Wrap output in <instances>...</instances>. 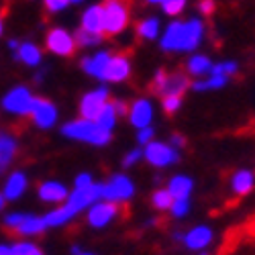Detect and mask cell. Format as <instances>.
Wrapping results in <instances>:
<instances>
[{
	"mask_svg": "<svg viewBox=\"0 0 255 255\" xmlns=\"http://www.w3.org/2000/svg\"><path fill=\"white\" fill-rule=\"evenodd\" d=\"M231 78L225 76H217V74H208L204 78H198L190 84V88L196 90V92H210V90H223Z\"/></svg>",
	"mask_w": 255,
	"mask_h": 255,
	"instance_id": "obj_25",
	"label": "cell"
},
{
	"mask_svg": "<svg viewBox=\"0 0 255 255\" xmlns=\"http://www.w3.org/2000/svg\"><path fill=\"white\" fill-rule=\"evenodd\" d=\"M161 33V23L157 16H149V18H143L141 23L137 25V35L143 39V41H153L157 39Z\"/></svg>",
	"mask_w": 255,
	"mask_h": 255,
	"instance_id": "obj_27",
	"label": "cell"
},
{
	"mask_svg": "<svg viewBox=\"0 0 255 255\" xmlns=\"http://www.w3.org/2000/svg\"><path fill=\"white\" fill-rule=\"evenodd\" d=\"M210 70H212V59L204 53H194V55H190L188 61H186V72L190 76H194L196 80L208 76Z\"/></svg>",
	"mask_w": 255,
	"mask_h": 255,
	"instance_id": "obj_23",
	"label": "cell"
},
{
	"mask_svg": "<svg viewBox=\"0 0 255 255\" xmlns=\"http://www.w3.org/2000/svg\"><path fill=\"white\" fill-rule=\"evenodd\" d=\"M43 4H45V8L49 12H59V10H63L70 4V0H43Z\"/></svg>",
	"mask_w": 255,
	"mask_h": 255,
	"instance_id": "obj_39",
	"label": "cell"
},
{
	"mask_svg": "<svg viewBox=\"0 0 255 255\" xmlns=\"http://www.w3.org/2000/svg\"><path fill=\"white\" fill-rule=\"evenodd\" d=\"M96 123H98V127H102L104 131H109V133H113V129H115V123H117V113H115V106H113V102H109L102 109V113L98 115V119H96Z\"/></svg>",
	"mask_w": 255,
	"mask_h": 255,
	"instance_id": "obj_29",
	"label": "cell"
},
{
	"mask_svg": "<svg viewBox=\"0 0 255 255\" xmlns=\"http://www.w3.org/2000/svg\"><path fill=\"white\" fill-rule=\"evenodd\" d=\"M161 106H163V113L176 115L182 109V96H163L161 98Z\"/></svg>",
	"mask_w": 255,
	"mask_h": 255,
	"instance_id": "obj_36",
	"label": "cell"
},
{
	"mask_svg": "<svg viewBox=\"0 0 255 255\" xmlns=\"http://www.w3.org/2000/svg\"><path fill=\"white\" fill-rule=\"evenodd\" d=\"M206 27L200 18L172 20L161 37V49L167 53H194L204 41Z\"/></svg>",
	"mask_w": 255,
	"mask_h": 255,
	"instance_id": "obj_1",
	"label": "cell"
},
{
	"mask_svg": "<svg viewBox=\"0 0 255 255\" xmlns=\"http://www.w3.org/2000/svg\"><path fill=\"white\" fill-rule=\"evenodd\" d=\"M212 239H215V233L208 225H194L182 235V243L190 251H204L212 243Z\"/></svg>",
	"mask_w": 255,
	"mask_h": 255,
	"instance_id": "obj_12",
	"label": "cell"
},
{
	"mask_svg": "<svg viewBox=\"0 0 255 255\" xmlns=\"http://www.w3.org/2000/svg\"><path fill=\"white\" fill-rule=\"evenodd\" d=\"M2 208H4V196L0 194V210H2Z\"/></svg>",
	"mask_w": 255,
	"mask_h": 255,
	"instance_id": "obj_49",
	"label": "cell"
},
{
	"mask_svg": "<svg viewBox=\"0 0 255 255\" xmlns=\"http://www.w3.org/2000/svg\"><path fill=\"white\" fill-rule=\"evenodd\" d=\"M33 102H35V96L27 86H14L4 94L2 109L16 117H27L33 111Z\"/></svg>",
	"mask_w": 255,
	"mask_h": 255,
	"instance_id": "obj_6",
	"label": "cell"
},
{
	"mask_svg": "<svg viewBox=\"0 0 255 255\" xmlns=\"http://www.w3.org/2000/svg\"><path fill=\"white\" fill-rule=\"evenodd\" d=\"M2 29H4V27H2V18H0V35H2Z\"/></svg>",
	"mask_w": 255,
	"mask_h": 255,
	"instance_id": "obj_51",
	"label": "cell"
},
{
	"mask_svg": "<svg viewBox=\"0 0 255 255\" xmlns=\"http://www.w3.org/2000/svg\"><path fill=\"white\" fill-rule=\"evenodd\" d=\"M106 104H109V88L100 86V88H96L92 92H86L82 96V100H80V115H82V119L96 121Z\"/></svg>",
	"mask_w": 255,
	"mask_h": 255,
	"instance_id": "obj_9",
	"label": "cell"
},
{
	"mask_svg": "<svg viewBox=\"0 0 255 255\" xmlns=\"http://www.w3.org/2000/svg\"><path fill=\"white\" fill-rule=\"evenodd\" d=\"M153 104L149 98H137L129 111V121L135 129H145V127H151L153 121Z\"/></svg>",
	"mask_w": 255,
	"mask_h": 255,
	"instance_id": "obj_14",
	"label": "cell"
},
{
	"mask_svg": "<svg viewBox=\"0 0 255 255\" xmlns=\"http://www.w3.org/2000/svg\"><path fill=\"white\" fill-rule=\"evenodd\" d=\"M29 188V178L25 172H20V169H16V172H12L4 184V190H2V196L4 200H18L20 196H23L27 192Z\"/></svg>",
	"mask_w": 255,
	"mask_h": 255,
	"instance_id": "obj_18",
	"label": "cell"
},
{
	"mask_svg": "<svg viewBox=\"0 0 255 255\" xmlns=\"http://www.w3.org/2000/svg\"><path fill=\"white\" fill-rule=\"evenodd\" d=\"M80 255H94V253H80Z\"/></svg>",
	"mask_w": 255,
	"mask_h": 255,
	"instance_id": "obj_52",
	"label": "cell"
},
{
	"mask_svg": "<svg viewBox=\"0 0 255 255\" xmlns=\"http://www.w3.org/2000/svg\"><path fill=\"white\" fill-rule=\"evenodd\" d=\"M186 6H188V0H163L161 2V8L167 16H180Z\"/></svg>",
	"mask_w": 255,
	"mask_h": 255,
	"instance_id": "obj_34",
	"label": "cell"
},
{
	"mask_svg": "<svg viewBox=\"0 0 255 255\" xmlns=\"http://www.w3.org/2000/svg\"><path fill=\"white\" fill-rule=\"evenodd\" d=\"M190 82L186 74H165V72H157L153 78V92H157L161 98L163 96H182L188 88H190Z\"/></svg>",
	"mask_w": 255,
	"mask_h": 255,
	"instance_id": "obj_5",
	"label": "cell"
},
{
	"mask_svg": "<svg viewBox=\"0 0 255 255\" xmlns=\"http://www.w3.org/2000/svg\"><path fill=\"white\" fill-rule=\"evenodd\" d=\"M198 255H208V253H204V251H202V253H198Z\"/></svg>",
	"mask_w": 255,
	"mask_h": 255,
	"instance_id": "obj_53",
	"label": "cell"
},
{
	"mask_svg": "<svg viewBox=\"0 0 255 255\" xmlns=\"http://www.w3.org/2000/svg\"><path fill=\"white\" fill-rule=\"evenodd\" d=\"M141 157H143V151H141V149H133V151H129V153L123 157V167H131V165H135Z\"/></svg>",
	"mask_w": 255,
	"mask_h": 255,
	"instance_id": "obj_40",
	"label": "cell"
},
{
	"mask_svg": "<svg viewBox=\"0 0 255 255\" xmlns=\"http://www.w3.org/2000/svg\"><path fill=\"white\" fill-rule=\"evenodd\" d=\"M239 72V63L235 59H225V61H217L212 63V70L210 74H217V76H225V78H233Z\"/></svg>",
	"mask_w": 255,
	"mask_h": 255,
	"instance_id": "obj_30",
	"label": "cell"
},
{
	"mask_svg": "<svg viewBox=\"0 0 255 255\" xmlns=\"http://www.w3.org/2000/svg\"><path fill=\"white\" fill-rule=\"evenodd\" d=\"M25 219V212H8L4 217V227L10 231H16V227L20 225V221Z\"/></svg>",
	"mask_w": 255,
	"mask_h": 255,
	"instance_id": "obj_37",
	"label": "cell"
},
{
	"mask_svg": "<svg viewBox=\"0 0 255 255\" xmlns=\"http://www.w3.org/2000/svg\"><path fill=\"white\" fill-rule=\"evenodd\" d=\"M84 0H70V4H82Z\"/></svg>",
	"mask_w": 255,
	"mask_h": 255,
	"instance_id": "obj_50",
	"label": "cell"
},
{
	"mask_svg": "<svg viewBox=\"0 0 255 255\" xmlns=\"http://www.w3.org/2000/svg\"><path fill=\"white\" fill-rule=\"evenodd\" d=\"M92 184H94V180L90 174H80V176H76V182H74L76 188H88Z\"/></svg>",
	"mask_w": 255,
	"mask_h": 255,
	"instance_id": "obj_42",
	"label": "cell"
},
{
	"mask_svg": "<svg viewBox=\"0 0 255 255\" xmlns=\"http://www.w3.org/2000/svg\"><path fill=\"white\" fill-rule=\"evenodd\" d=\"M82 29L88 33L104 35V14H102V4H92L84 10L82 14Z\"/></svg>",
	"mask_w": 255,
	"mask_h": 255,
	"instance_id": "obj_20",
	"label": "cell"
},
{
	"mask_svg": "<svg viewBox=\"0 0 255 255\" xmlns=\"http://www.w3.org/2000/svg\"><path fill=\"white\" fill-rule=\"evenodd\" d=\"M61 135L74 139V141H84L96 147H104L111 143L113 133L104 131L102 127H98L96 121H88V119H78V121H70L61 127Z\"/></svg>",
	"mask_w": 255,
	"mask_h": 255,
	"instance_id": "obj_2",
	"label": "cell"
},
{
	"mask_svg": "<svg viewBox=\"0 0 255 255\" xmlns=\"http://www.w3.org/2000/svg\"><path fill=\"white\" fill-rule=\"evenodd\" d=\"M0 255H12V247L6 243H0Z\"/></svg>",
	"mask_w": 255,
	"mask_h": 255,
	"instance_id": "obj_45",
	"label": "cell"
},
{
	"mask_svg": "<svg viewBox=\"0 0 255 255\" xmlns=\"http://www.w3.org/2000/svg\"><path fill=\"white\" fill-rule=\"evenodd\" d=\"M172 202H174V198L167 192V188H159L151 194V204L157 210H169L172 208Z\"/></svg>",
	"mask_w": 255,
	"mask_h": 255,
	"instance_id": "obj_31",
	"label": "cell"
},
{
	"mask_svg": "<svg viewBox=\"0 0 255 255\" xmlns=\"http://www.w3.org/2000/svg\"><path fill=\"white\" fill-rule=\"evenodd\" d=\"M43 219H45L47 227H61V225L70 223V221L74 219V215H72V212L66 208V204H63V206H57V208L49 210Z\"/></svg>",
	"mask_w": 255,
	"mask_h": 255,
	"instance_id": "obj_28",
	"label": "cell"
},
{
	"mask_svg": "<svg viewBox=\"0 0 255 255\" xmlns=\"http://www.w3.org/2000/svg\"><path fill=\"white\" fill-rule=\"evenodd\" d=\"M57 106L51 102V100H45V98H37L35 96V102H33V111H31V117H33V123L39 127V129H51L57 121Z\"/></svg>",
	"mask_w": 255,
	"mask_h": 255,
	"instance_id": "obj_13",
	"label": "cell"
},
{
	"mask_svg": "<svg viewBox=\"0 0 255 255\" xmlns=\"http://www.w3.org/2000/svg\"><path fill=\"white\" fill-rule=\"evenodd\" d=\"M111 57H113V55H111L109 51H98V53H94V55H90V57H84V59H82V70L86 72L88 76H92V78L102 80V74H104L106 66H109Z\"/></svg>",
	"mask_w": 255,
	"mask_h": 255,
	"instance_id": "obj_21",
	"label": "cell"
},
{
	"mask_svg": "<svg viewBox=\"0 0 255 255\" xmlns=\"http://www.w3.org/2000/svg\"><path fill=\"white\" fill-rule=\"evenodd\" d=\"M167 192L172 194L174 200H184V198H190L194 192V180L186 176V174H178V176H172L167 182Z\"/></svg>",
	"mask_w": 255,
	"mask_h": 255,
	"instance_id": "obj_19",
	"label": "cell"
},
{
	"mask_svg": "<svg viewBox=\"0 0 255 255\" xmlns=\"http://www.w3.org/2000/svg\"><path fill=\"white\" fill-rule=\"evenodd\" d=\"M131 76V61L125 55H113L102 74V82H125Z\"/></svg>",
	"mask_w": 255,
	"mask_h": 255,
	"instance_id": "obj_16",
	"label": "cell"
},
{
	"mask_svg": "<svg viewBox=\"0 0 255 255\" xmlns=\"http://www.w3.org/2000/svg\"><path fill=\"white\" fill-rule=\"evenodd\" d=\"M45 45H47V49L51 53H55L59 57H70L78 47L74 35L70 31H66V29H59V27H55V29H51L47 33Z\"/></svg>",
	"mask_w": 255,
	"mask_h": 255,
	"instance_id": "obj_10",
	"label": "cell"
},
{
	"mask_svg": "<svg viewBox=\"0 0 255 255\" xmlns=\"http://www.w3.org/2000/svg\"><path fill=\"white\" fill-rule=\"evenodd\" d=\"M98 200H102V184H92L88 188H74V192H70L66 200V208L76 217L78 212L90 208Z\"/></svg>",
	"mask_w": 255,
	"mask_h": 255,
	"instance_id": "obj_8",
	"label": "cell"
},
{
	"mask_svg": "<svg viewBox=\"0 0 255 255\" xmlns=\"http://www.w3.org/2000/svg\"><path fill=\"white\" fill-rule=\"evenodd\" d=\"M47 229V223L43 217H37V215H27L25 212V219L20 221V225L16 227L14 233L18 235H25V237H33V235H41Z\"/></svg>",
	"mask_w": 255,
	"mask_h": 255,
	"instance_id": "obj_24",
	"label": "cell"
},
{
	"mask_svg": "<svg viewBox=\"0 0 255 255\" xmlns=\"http://www.w3.org/2000/svg\"><path fill=\"white\" fill-rule=\"evenodd\" d=\"M215 0H198V12L202 16H210L212 12H215Z\"/></svg>",
	"mask_w": 255,
	"mask_h": 255,
	"instance_id": "obj_41",
	"label": "cell"
},
{
	"mask_svg": "<svg viewBox=\"0 0 255 255\" xmlns=\"http://www.w3.org/2000/svg\"><path fill=\"white\" fill-rule=\"evenodd\" d=\"M117 215H119V204L98 200L88 208V225L94 229H104L117 219Z\"/></svg>",
	"mask_w": 255,
	"mask_h": 255,
	"instance_id": "obj_11",
	"label": "cell"
},
{
	"mask_svg": "<svg viewBox=\"0 0 255 255\" xmlns=\"http://www.w3.org/2000/svg\"><path fill=\"white\" fill-rule=\"evenodd\" d=\"M16 149H18L16 139L6 131H0V174H4V169L12 163Z\"/></svg>",
	"mask_w": 255,
	"mask_h": 255,
	"instance_id": "obj_22",
	"label": "cell"
},
{
	"mask_svg": "<svg viewBox=\"0 0 255 255\" xmlns=\"http://www.w3.org/2000/svg\"><path fill=\"white\" fill-rule=\"evenodd\" d=\"M74 39H76V45H82V47H94V45H98L100 41H102V35L88 33V31L80 29V31L74 35Z\"/></svg>",
	"mask_w": 255,
	"mask_h": 255,
	"instance_id": "obj_32",
	"label": "cell"
},
{
	"mask_svg": "<svg viewBox=\"0 0 255 255\" xmlns=\"http://www.w3.org/2000/svg\"><path fill=\"white\" fill-rule=\"evenodd\" d=\"M145 2H147V4H161L163 0H145Z\"/></svg>",
	"mask_w": 255,
	"mask_h": 255,
	"instance_id": "obj_48",
	"label": "cell"
},
{
	"mask_svg": "<svg viewBox=\"0 0 255 255\" xmlns=\"http://www.w3.org/2000/svg\"><path fill=\"white\" fill-rule=\"evenodd\" d=\"M229 186H231V192L235 196H247L251 190L255 188V172H253V169H249V167L235 169V172L231 174Z\"/></svg>",
	"mask_w": 255,
	"mask_h": 255,
	"instance_id": "obj_15",
	"label": "cell"
},
{
	"mask_svg": "<svg viewBox=\"0 0 255 255\" xmlns=\"http://www.w3.org/2000/svg\"><path fill=\"white\" fill-rule=\"evenodd\" d=\"M153 137H155V131H153V127H145V129H139V133H137V141H139V145H149L151 141H153Z\"/></svg>",
	"mask_w": 255,
	"mask_h": 255,
	"instance_id": "obj_38",
	"label": "cell"
},
{
	"mask_svg": "<svg viewBox=\"0 0 255 255\" xmlns=\"http://www.w3.org/2000/svg\"><path fill=\"white\" fill-rule=\"evenodd\" d=\"M143 157L147 163H151L153 167H169L180 161V151L174 149L169 143L163 141H151L149 145H145Z\"/></svg>",
	"mask_w": 255,
	"mask_h": 255,
	"instance_id": "obj_7",
	"label": "cell"
},
{
	"mask_svg": "<svg viewBox=\"0 0 255 255\" xmlns=\"http://www.w3.org/2000/svg\"><path fill=\"white\" fill-rule=\"evenodd\" d=\"M135 194V182L125 176V174H115L102 184V200L123 204L127 200H131Z\"/></svg>",
	"mask_w": 255,
	"mask_h": 255,
	"instance_id": "obj_4",
	"label": "cell"
},
{
	"mask_svg": "<svg viewBox=\"0 0 255 255\" xmlns=\"http://www.w3.org/2000/svg\"><path fill=\"white\" fill-rule=\"evenodd\" d=\"M80 253H82V251H80V247H78V245H74V247H72V255H80Z\"/></svg>",
	"mask_w": 255,
	"mask_h": 255,
	"instance_id": "obj_47",
	"label": "cell"
},
{
	"mask_svg": "<svg viewBox=\"0 0 255 255\" xmlns=\"http://www.w3.org/2000/svg\"><path fill=\"white\" fill-rule=\"evenodd\" d=\"M16 57L25 63V66L29 68H35L41 63V59H43V53H41V49L35 45V43H20L18 49H16Z\"/></svg>",
	"mask_w": 255,
	"mask_h": 255,
	"instance_id": "obj_26",
	"label": "cell"
},
{
	"mask_svg": "<svg viewBox=\"0 0 255 255\" xmlns=\"http://www.w3.org/2000/svg\"><path fill=\"white\" fill-rule=\"evenodd\" d=\"M113 106H115L117 117H119V115H129V111H127V104H125L123 100H115V102H113Z\"/></svg>",
	"mask_w": 255,
	"mask_h": 255,
	"instance_id": "obj_44",
	"label": "cell"
},
{
	"mask_svg": "<svg viewBox=\"0 0 255 255\" xmlns=\"http://www.w3.org/2000/svg\"><path fill=\"white\" fill-rule=\"evenodd\" d=\"M190 210H192V202H190V198L174 200V202H172V208H169V212H172L174 219H184V217H188Z\"/></svg>",
	"mask_w": 255,
	"mask_h": 255,
	"instance_id": "obj_35",
	"label": "cell"
},
{
	"mask_svg": "<svg viewBox=\"0 0 255 255\" xmlns=\"http://www.w3.org/2000/svg\"><path fill=\"white\" fill-rule=\"evenodd\" d=\"M12 247V255H43V249L31 241H18Z\"/></svg>",
	"mask_w": 255,
	"mask_h": 255,
	"instance_id": "obj_33",
	"label": "cell"
},
{
	"mask_svg": "<svg viewBox=\"0 0 255 255\" xmlns=\"http://www.w3.org/2000/svg\"><path fill=\"white\" fill-rule=\"evenodd\" d=\"M167 143H169V145H172V147H174V149H178V151H180V149H182V147L186 145V139H184L182 135H172V137H169V141H167Z\"/></svg>",
	"mask_w": 255,
	"mask_h": 255,
	"instance_id": "obj_43",
	"label": "cell"
},
{
	"mask_svg": "<svg viewBox=\"0 0 255 255\" xmlns=\"http://www.w3.org/2000/svg\"><path fill=\"white\" fill-rule=\"evenodd\" d=\"M104 33L119 35L129 25V0H104Z\"/></svg>",
	"mask_w": 255,
	"mask_h": 255,
	"instance_id": "obj_3",
	"label": "cell"
},
{
	"mask_svg": "<svg viewBox=\"0 0 255 255\" xmlns=\"http://www.w3.org/2000/svg\"><path fill=\"white\" fill-rule=\"evenodd\" d=\"M18 45H20V43H18V41H10V43H8V47H10V49H14V51L18 49Z\"/></svg>",
	"mask_w": 255,
	"mask_h": 255,
	"instance_id": "obj_46",
	"label": "cell"
},
{
	"mask_svg": "<svg viewBox=\"0 0 255 255\" xmlns=\"http://www.w3.org/2000/svg\"><path fill=\"white\" fill-rule=\"evenodd\" d=\"M37 196L41 202H66L70 192H68L66 184H61L57 180H47L39 186Z\"/></svg>",
	"mask_w": 255,
	"mask_h": 255,
	"instance_id": "obj_17",
	"label": "cell"
}]
</instances>
